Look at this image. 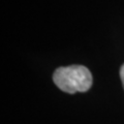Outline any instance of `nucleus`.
I'll return each mask as SVG.
<instances>
[{"label": "nucleus", "mask_w": 124, "mask_h": 124, "mask_svg": "<svg viewBox=\"0 0 124 124\" xmlns=\"http://www.w3.org/2000/svg\"><path fill=\"white\" fill-rule=\"evenodd\" d=\"M54 83L67 93L86 92L91 88L92 75L83 65H70L57 68L53 76Z\"/></svg>", "instance_id": "obj_1"}, {"label": "nucleus", "mask_w": 124, "mask_h": 124, "mask_svg": "<svg viewBox=\"0 0 124 124\" xmlns=\"http://www.w3.org/2000/svg\"><path fill=\"white\" fill-rule=\"evenodd\" d=\"M120 77H121V81H122L123 88H124V64L121 66V69H120Z\"/></svg>", "instance_id": "obj_2"}]
</instances>
